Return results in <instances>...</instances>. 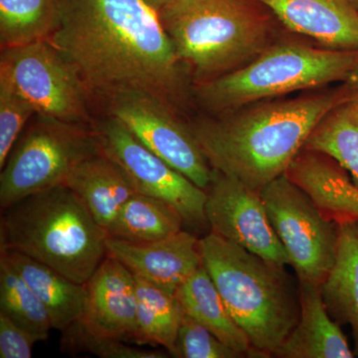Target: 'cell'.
Listing matches in <instances>:
<instances>
[{"mask_svg":"<svg viewBox=\"0 0 358 358\" xmlns=\"http://www.w3.org/2000/svg\"><path fill=\"white\" fill-rule=\"evenodd\" d=\"M50 41L76 68L92 106L134 91L186 119L195 108L187 71L159 13L143 0H63L62 21Z\"/></svg>","mask_w":358,"mask_h":358,"instance_id":"6da1fadb","label":"cell"},{"mask_svg":"<svg viewBox=\"0 0 358 358\" xmlns=\"http://www.w3.org/2000/svg\"><path fill=\"white\" fill-rule=\"evenodd\" d=\"M352 82L288 100H265L220 115L187 120L213 169L256 192L286 173L324 115L352 99Z\"/></svg>","mask_w":358,"mask_h":358,"instance_id":"7a4b0ae2","label":"cell"},{"mask_svg":"<svg viewBox=\"0 0 358 358\" xmlns=\"http://www.w3.org/2000/svg\"><path fill=\"white\" fill-rule=\"evenodd\" d=\"M159 20L193 86L244 67L282 38L260 0H171Z\"/></svg>","mask_w":358,"mask_h":358,"instance_id":"3957f363","label":"cell"},{"mask_svg":"<svg viewBox=\"0 0 358 358\" xmlns=\"http://www.w3.org/2000/svg\"><path fill=\"white\" fill-rule=\"evenodd\" d=\"M1 211L0 249L22 252L74 282L86 284L107 257V231L64 185Z\"/></svg>","mask_w":358,"mask_h":358,"instance_id":"277c9868","label":"cell"},{"mask_svg":"<svg viewBox=\"0 0 358 358\" xmlns=\"http://www.w3.org/2000/svg\"><path fill=\"white\" fill-rule=\"evenodd\" d=\"M202 265L257 357H275L300 319L285 268L209 233L199 240Z\"/></svg>","mask_w":358,"mask_h":358,"instance_id":"5b68a950","label":"cell"},{"mask_svg":"<svg viewBox=\"0 0 358 358\" xmlns=\"http://www.w3.org/2000/svg\"><path fill=\"white\" fill-rule=\"evenodd\" d=\"M357 73L358 50H336L282 37L244 67L194 85L193 102L205 115H220L294 92L346 83Z\"/></svg>","mask_w":358,"mask_h":358,"instance_id":"8992f818","label":"cell"},{"mask_svg":"<svg viewBox=\"0 0 358 358\" xmlns=\"http://www.w3.org/2000/svg\"><path fill=\"white\" fill-rule=\"evenodd\" d=\"M101 152L94 124L35 115L1 169V210L34 193L63 185L80 162Z\"/></svg>","mask_w":358,"mask_h":358,"instance_id":"52a82bcc","label":"cell"},{"mask_svg":"<svg viewBox=\"0 0 358 358\" xmlns=\"http://www.w3.org/2000/svg\"><path fill=\"white\" fill-rule=\"evenodd\" d=\"M260 194L299 281L322 288L338 255V224L327 218L286 173Z\"/></svg>","mask_w":358,"mask_h":358,"instance_id":"ba28073f","label":"cell"},{"mask_svg":"<svg viewBox=\"0 0 358 358\" xmlns=\"http://www.w3.org/2000/svg\"><path fill=\"white\" fill-rule=\"evenodd\" d=\"M0 72L34 106L37 114L75 124L95 121L83 80L49 40L1 48Z\"/></svg>","mask_w":358,"mask_h":358,"instance_id":"9c48e42d","label":"cell"},{"mask_svg":"<svg viewBox=\"0 0 358 358\" xmlns=\"http://www.w3.org/2000/svg\"><path fill=\"white\" fill-rule=\"evenodd\" d=\"M96 107L122 122L143 145L195 185L208 188L213 169L187 119L178 110L154 96L134 91L112 94Z\"/></svg>","mask_w":358,"mask_h":358,"instance_id":"30bf717a","label":"cell"},{"mask_svg":"<svg viewBox=\"0 0 358 358\" xmlns=\"http://www.w3.org/2000/svg\"><path fill=\"white\" fill-rule=\"evenodd\" d=\"M93 124L100 136L103 154L122 167L136 192L173 205L188 225H208L206 190L148 150L115 117L105 115Z\"/></svg>","mask_w":358,"mask_h":358,"instance_id":"8fae6325","label":"cell"},{"mask_svg":"<svg viewBox=\"0 0 358 358\" xmlns=\"http://www.w3.org/2000/svg\"><path fill=\"white\" fill-rule=\"evenodd\" d=\"M206 193L205 213L211 232L275 266L289 265L260 192L213 169Z\"/></svg>","mask_w":358,"mask_h":358,"instance_id":"7c38bea8","label":"cell"},{"mask_svg":"<svg viewBox=\"0 0 358 358\" xmlns=\"http://www.w3.org/2000/svg\"><path fill=\"white\" fill-rule=\"evenodd\" d=\"M87 301L80 322L92 333L138 343L136 277L107 255L86 282Z\"/></svg>","mask_w":358,"mask_h":358,"instance_id":"4fadbf2b","label":"cell"},{"mask_svg":"<svg viewBox=\"0 0 358 358\" xmlns=\"http://www.w3.org/2000/svg\"><path fill=\"white\" fill-rule=\"evenodd\" d=\"M199 240L183 230L150 243H131L109 237L107 255L124 264L136 277L176 294L202 266Z\"/></svg>","mask_w":358,"mask_h":358,"instance_id":"5bb4252c","label":"cell"},{"mask_svg":"<svg viewBox=\"0 0 358 358\" xmlns=\"http://www.w3.org/2000/svg\"><path fill=\"white\" fill-rule=\"evenodd\" d=\"M289 32L320 46L358 50V8L348 0H260Z\"/></svg>","mask_w":358,"mask_h":358,"instance_id":"9a60e30c","label":"cell"},{"mask_svg":"<svg viewBox=\"0 0 358 358\" xmlns=\"http://www.w3.org/2000/svg\"><path fill=\"white\" fill-rule=\"evenodd\" d=\"M286 174L327 218L336 224L358 220V187L331 157L303 148Z\"/></svg>","mask_w":358,"mask_h":358,"instance_id":"2e32d148","label":"cell"},{"mask_svg":"<svg viewBox=\"0 0 358 358\" xmlns=\"http://www.w3.org/2000/svg\"><path fill=\"white\" fill-rule=\"evenodd\" d=\"M301 313L298 324L275 357L352 358L348 339L338 322L327 312L322 288L300 282Z\"/></svg>","mask_w":358,"mask_h":358,"instance_id":"e0dca14e","label":"cell"},{"mask_svg":"<svg viewBox=\"0 0 358 358\" xmlns=\"http://www.w3.org/2000/svg\"><path fill=\"white\" fill-rule=\"evenodd\" d=\"M63 185L76 193L106 231L122 205L138 192L122 167L103 152L80 162Z\"/></svg>","mask_w":358,"mask_h":358,"instance_id":"ac0fdd59","label":"cell"},{"mask_svg":"<svg viewBox=\"0 0 358 358\" xmlns=\"http://www.w3.org/2000/svg\"><path fill=\"white\" fill-rule=\"evenodd\" d=\"M0 257L20 273L38 296L48 312L53 329L65 331L81 319L86 308V285L73 281L17 250L0 249Z\"/></svg>","mask_w":358,"mask_h":358,"instance_id":"d6986e66","label":"cell"},{"mask_svg":"<svg viewBox=\"0 0 358 358\" xmlns=\"http://www.w3.org/2000/svg\"><path fill=\"white\" fill-rule=\"evenodd\" d=\"M176 296L185 313L203 324L224 343L244 357H257L248 336L226 307L203 265L180 285Z\"/></svg>","mask_w":358,"mask_h":358,"instance_id":"ffe728a7","label":"cell"},{"mask_svg":"<svg viewBox=\"0 0 358 358\" xmlns=\"http://www.w3.org/2000/svg\"><path fill=\"white\" fill-rule=\"evenodd\" d=\"M338 225V248L331 273L322 286L327 312L339 324L352 329L358 355V220Z\"/></svg>","mask_w":358,"mask_h":358,"instance_id":"44dd1931","label":"cell"},{"mask_svg":"<svg viewBox=\"0 0 358 358\" xmlns=\"http://www.w3.org/2000/svg\"><path fill=\"white\" fill-rule=\"evenodd\" d=\"M185 219L169 202L136 192L108 228L110 238L131 243L159 241L182 230Z\"/></svg>","mask_w":358,"mask_h":358,"instance_id":"7402d4cb","label":"cell"},{"mask_svg":"<svg viewBox=\"0 0 358 358\" xmlns=\"http://www.w3.org/2000/svg\"><path fill=\"white\" fill-rule=\"evenodd\" d=\"M62 13L63 0H0V46L50 41Z\"/></svg>","mask_w":358,"mask_h":358,"instance_id":"603a6c76","label":"cell"},{"mask_svg":"<svg viewBox=\"0 0 358 358\" xmlns=\"http://www.w3.org/2000/svg\"><path fill=\"white\" fill-rule=\"evenodd\" d=\"M136 284L138 345L164 346L173 357L185 310L176 294L138 277Z\"/></svg>","mask_w":358,"mask_h":358,"instance_id":"cb8c5ba5","label":"cell"},{"mask_svg":"<svg viewBox=\"0 0 358 358\" xmlns=\"http://www.w3.org/2000/svg\"><path fill=\"white\" fill-rule=\"evenodd\" d=\"M303 148L336 160L358 187V98L355 94L322 117Z\"/></svg>","mask_w":358,"mask_h":358,"instance_id":"d4e9b609","label":"cell"},{"mask_svg":"<svg viewBox=\"0 0 358 358\" xmlns=\"http://www.w3.org/2000/svg\"><path fill=\"white\" fill-rule=\"evenodd\" d=\"M0 313L45 341L52 327L43 303L20 273L0 257Z\"/></svg>","mask_w":358,"mask_h":358,"instance_id":"484cf974","label":"cell"},{"mask_svg":"<svg viewBox=\"0 0 358 358\" xmlns=\"http://www.w3.org/2000/svg\"><path fill=\"white\" fill-rule=\"evenodd\" d=\"M36 114L34 106L6 74L0 72V169L28 122Z\"/></svg>","mask_w":358,"mask_h":358,"instance_id":"4316f807","label":"cell"},{"mask_svg":"<svg viewBox=\"0 0 358 358\" xmlns=\"http://www.w3.org/2000/svg\"><path fill=\"white\" fill-rule=\"evenodd\" d=\"M62 333L61 346L66 352L91 353L102 358L166 357L160 352L143 350L128 345L127 341L92 333L79 320H76Z\"/></svg>","mask_w":358,"mask_h":358,"instance_id":"83f0119b","label":"cell"},{"mask_svg":"<svg viewBox=\"0 0 358 358\" xmlns=\"http://www.w3.org/2000/svg\"><path fill=\"white\" fill-rule=\"evenodd\" d=\"M174 357L180 358H240L241 353L224 343L203 324L185 313Z\"/></svg>","mask_w":358,"mask_h":358,"instance_id":"f1b7e54d","label":"cell"},{"mask_svg":"<svg viewBox=\"0 0 358 358\" xmlns=\"http://www.w3.org/2000/svg\"><path fill=\"white\" fill-rule=\"evenodd\" d=\"M40 338L0 313V358H30Z\"/></svg>","mask_w":358,"mask_h":358,"instance_id":"f546056e","label":"cell"},{"mask_svg":"<svg viewBox=\"0 0 358 358\" xmlns=\"http://www.w3.org/2000/svg\"><path fill=\"white\" fill-rule=\"evenodd\" d=\"M143 1L159 13V9L166 6L167 2L171 1V0H143Z\"/></svg>","mask_w":358,"mask_h":358,"instance_id":"4dcf8cb0","label":"cell"},{"mask_svg":"<svg viewBox=\"0 0 358 358\" xmlns=\"http://www.w3.org/2000/svg\"><path fill=\"white\" fill-rule=\"evenodd\" d=\"M350 82H352L353 87H355V95H357V96L358 98V73H357V76L353 78V80H352V81H350Z\"/></svg>","mask_w":358,"mask_h":358,"instance_id":"1f68e13d","label":"cell"},{"mask_svg":"<svg viewBox=\"0 0 358 358\" xmlns=\"http://www.w3.org/2000/svg\"><path fill=\"white\" fill-rule=\"evenodd\" d=\"M348 1L358 8V0H348Z\"/></svg>","mask_w":358,"mask_h":358,"instance_id":"d6a6232c","label":"cell"}]
</instances>
